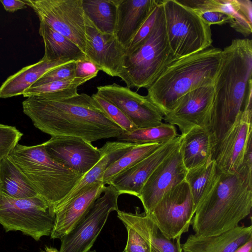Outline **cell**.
Here are the masks:
<instances>
[{
	"label": "cell",
	"mask_w": 252,
	"mask_h": 252,
	"mask_svg": "<svg viewBox=\"0 0 252 252\" xmlns=\"http://www.w3.org/2000/svg\"><path fill=\"white\" fill-rule=\"evenodd\" d=\"M39 33L44 43L43 57L46 60L74 62L86 58L85 53L72 41L43 23L40 22Z\"/></svg>",
	"instance_id": "26"
},
{
	"label": "cell",
	"mask_w": 252,
	"mask_h": 252,
	"mask_svg": "<svg viewBox=\"0 0 252 252\" xmlns=\"http://www.w3.org/2000/svg\"><path fill=\"white\" fill-rule=\"evenodd\" d=\"M135 144L118 141L106 142L100 148L101 157L98 161L82 176L71 191L60 203L74 198L94 184L102 183L104 173L109 166Z\"/></svg>",
	"instance_id": "24"
},
{
	"label": "cell",
	"mask_w": 252,
	"mask_h": 252,
	"mask_svg": "<svg viewBox=\"0 0 252 252\" xmlns=\"http://www.w3.org/2000/svg\"><path fill=\"white\" fill-rule=\"evenodd\" d=\"M217 139L210 128L195 127L180 135L179 150L187 170L212 160Z\"/></svg>",
	"instance_id": "21"
},
{
	"label": "cell",
	"mask_w": 252,
	"mask_h": 252,
	"mask_svg": "<svg viewBox=\"0 0 252 252\" xmlns=\"http://www.w3.org/2000/svg\"><path fill=\"white\" fill-rule=\"evenodd\" d=\"M122 252H126V251L124 250Z\"/></svg>",
	"instance_id": "45"
},
{
	"label": "cell",
	"mask_w": 252,
	"mask_h": 252,
	"mask_svg": "<svg viewBox=\"0 0 252 252\" xmlns=\"http://www.w3.org/2000/svg\"><path fill=\"white\" fill-rule=\"evenodd\" d=\"M234 252H252V238L239 247Z\"/></svg>",
	"instance_id": "42"
},
{
	"label": "cell",
	"mask_w": 252,
	"mask_h": 252,
	"mask_svg": "<svg viewBox=\"0 0 252 252\" xmlns=\"http://www.w3.org/2000/svg\"><path fill=\"white\" fill-rule=\"evenodd\" d=\"M178 136L175 126L162 123L153 127L137 128L132 131L123 132L117 137L118 141L134 144H165Z\"/></svg>",
	"instance_id": "30"
},
{
	"label": "cell",
	"mask_w": 252,
	"mask_h": 252,
	"mask_svg": "<svg viewBox=\"0 0 252 252\" xmlns=\"http://www.w3.org/2000/svg\"><path fill=\"white\" fill-rule=\"evenodd\" d=\"M22 106L33 125L51 136L78 137L92 143L117 138L124 132L86 94L62 99L32 95Z\"/></svg>",
	"instance_id": "1"
},
{
	"label": "cell",
	"mask_w": 252,
	"mask_h": 252,
	"mask_svg": "<svg viewBox=\"0 0 252 252\" xmlns=\"http://www.w3.org/2000/svg\"><path fill=\"white\" fill-rule=\"evenodd\" d=\"M214 84L199 87L185 94L174 108L164 116L163 120L168 124L177 126L181 135L195 127L210 128Z\"/></svg>",
	"instance_id": "14"
},
{
	"label": "cell",
	"mask_w": 252,
	"mask_h": 252,
	"mask_svg": "<svg viewBox=\"0 0 252 252\" xmlns=\"http://www.w3.org/2000/svg\"><path fill=\"white\" fill-rule=\"evenodd\" d=\"M55 214L40 196L13 198L0 194V224L6 232L20 231L39 241L51 235Z\"/></svg>",
	"instance_id": "8"
},
{
	"label": "cell",
	"mask_w": 252,
	"mask_h": 252,
	"mask_svg": "<svg viewBox=\"0 0 252 252\" xmlns=\"http://www.w3.org/2000/svg\"><path fill=\"white\" fill-rule=\"evenodd\" d=\"M44 149L54 160L65 167L84 175L99 160L100 148L91 142L74 136H51L43 143Z\"/></svg>",
	"instance_id": "15"
},
{
	"label": "cell",
	"mask_w": 252,
	"mask_h": 252,
	"mask_svg": "<svg viewBox=\"0 0 252 252\" xmlns=\"http://www.w3.org/2000/svg\"><path fill=\"white\" fill-rule=\"evenodd\" d=\"M236 13L229 25L244 36L252 32V2L250 0H234Z\"/></svg>",
	"instance_id": "33"
},
{
	"label": "cell",
	"mask_w": 252,
	"mask_h": 252,
	"mask_svg": "<svg viewBox=\"0 0 252 252\" xmlns=\"http://www.w3.org/2000/svg\"><path fill=\"white\" fill-rule=\"evenodd\" d=\"M85 15L101 33L114 35L117 0H82Z\"/></svg>",
	"instance_id": "28"
},
{
	"label": "cell",
	"mask_w": 252,
	"mask_h": 252,
	"mask_svg": "<svg viewBox=\"0 0 252 252\" xmlns=\"http://www.w3.org/2000/svg\"><path fill=\"white\" fill-rule=\"evenodd\" d=\"M76 62L74 79L82 84L96 77L100 69L86 57Z\"/></svg>",
	"instance_id": "38"
},
{
	"label": "cell",
	"mask_w": 252,
	"mask_h": 252,
	"mask_svg": "<svg viewBox=\"0 0 252 252\" xmlns=\"http://www.w3.org/2000/svg\"><path fill=\"white\" fill-rule=\"evenodd\" d=\"M82 84L73 80L55 81L37 86H31L23 93L24 97L41 95L52 99L69 98L78 94L77 88Z\"/></svg>",
	"instance_id": "32"
},
{
	"label": "cell",
	"mask_w": 252,
	"mask_h": 252,
	"mask_svg": "<svg viewBox=\"0 0 252 252\" xmlns=\"http://www.w3.org/2000/svg\"><path fill=\"white\" fill-rule=\"evenodd\" d=\"M195 210L189 186L184 180L167 191L147 216L165 237L175 240L188 231Z\"/></svg>",
	"instance_id": "10"
},
{
	"label": "cell",
	"mask_w": 252,
	"mask_h": 252,
	"mask_svg": "<svg viewBox=\"0 0 252 252\" xmlns=\"http://www.w3.org/2000/svg\"><path fill=\"white\" fill-rule=\"evenodd\" d=\"M88 252H96L95 250L90 251Z\"/></svg>",
	"instance_id": "44"
},
{
	"label": "cell",
	"mask_w": 252,
	"mask_h": 252,
	"mask_svg": "<svg viewBox=\"0 0 252 252\" xmlns=\"http://www.w3.org/2000/svg\"><path fill=\"white\" fill-rule=\"evenodd\" d=\"M74 227L61 239L59 252H88L104 226L109 214L118 210L120 195L111 185Z\"/></svg>",
	"instance_id": "12"
},
{
	"label": "cell",
	"mask_w": 252,
	"mask_h": 252,
	"mask_svg": "<svg viewBox=\"0 0 252 252\" xmlns=\"http://www.w3.org/2000/svg\"><path fill=\"white\" fill-rule=\"evenodd\" d=\"M91 97L95 105L121 127L124 132H131L137 128L121 110L99 96L96 93L93 94Z\"/></svg>",
	"instance_id": "34"
},
{
	"label": "cell",
	"mask_w": 252,
	"mask_h": 252,
	"mask_svg": "<svg viewBox=\"0 0 252 252\" xmlns=\"http://www.w3.org/2000/svg\"><path fill=\"white\" fill-rule=\"evenodd\" d=\"M162 145L158 143L135 144L109 166L104 173L102 183L105 185H109L119 174L148 156Z\"/></svg>",
	"instance_id": "31"
},
{
	"label": "cell",
	"mask_w": 252,
	"mask_h": 252,
	"mask_svg": "<svg viewBox=\"0 0 252 252\" xmlns=\"http://www.w3.org/2000/svg\"><path fill=\"white\" fill-rule=\"evenodd\" d=\"M161 9L162 5L160 0H158V2L132 39L128 47L126 50L125 55L129 54L134 52L146 40L155 26Z\"/></svg>",
	"instance_id": "35"
},
{
	"label": "cell",
	"mask_w": 252,
	"mask_h": 252,
	"mask_svg": "<svg viewBox=\"0 0 252 252\" xmlns=\"http://www.w3.org/2000/svg\"><path fill=\"white\" fill-rule=\"evenodd\" d=\"M158 0H117L114 35L126 49Z\"/></svg>",
	"instance_id": "20"
},
{
	"label": "cell",
	"mask_w": 252,
	"mask_h": 252,
	"mask_svg": "<svg viewBox=\"0 0 252 252\" xmlns=\"http://www.w3.org/2000/svg\"><path fill=\"white\" fill-rule=\"evenodd\" d=\"M252 40L234 39L221 50L214 84L210 128L217 140L231 127L244 107L252 86Z\"/></svg>",
	"instance_id": "3"
},
{
	"label": "cell",
	"mask_w": 252,
	"mask_h": 252,
	"mask_svg": "<svg viewBox=\"0 0 252 252\" xmlns=\"http://www.w3.org/2000/svg\"><path fill=\"white\" fill-rule=\"evenodd\" d=\"M252 238V226L238 225L221 234L200 237L189 235L181 245L182 252H234Z\"/></svg>",
	"instance_id": "22"
},
{
	"label": "cell",
	"mask_w": 252,
	"mask_h": 252,
	"mask_svg": "<svg viewBox=\"0 0 252 252\" xmlns=\"http://www.w3.org/2000/svg\"><path fill=\"white\" fill-rule=\"evenodd\" d=\"M221 49L209 48L172 59L147 89V96L164 116L185 94L199 87L213 84L218 72Z\"/></svg>",
	"instance_id": "4"
},
{
	"label": "cell",
	"mask_w": 252,
	"mask_h": 252,
	"mask_svg": "<svg viewBox=\"0 0 252 252\" xmlns=\"http://www.w3.org/2000/svg\"><path fill=\"white\" fill-rule=\"evenodd\" d=\"M87 58L94 62L101 71L112 77H119L126 50L114 35L98 31L85 14Z\"/></svg>",
	"instance_id": "17"
},
{
	"label": "cell",
	"mask_w": 252,
	"mask_h": 252,
	"mask_svg": "<svg viewBox=\"0 0 252 252\" xmlns=\"http://www.w3.org/2000/svg\"><path fill=\"white\" fill-rule=\"evenodd\" d=\"M0 194L13 198L38 195L8 156L0 162Z\"/></svg>",
	"instance_id": "27"
},
{
	"label": "cell",
	"mask_w": 252,
	"mask_h": 252,
	"mask_svg": "<svg viewBox=\"0 0 252 252\" xmlns=\"http://www.w3.org/2000/svg\"><path fill=\"white\" fill-rule=\"evenodd\" d=\"M252 95H248L243 109L231 127L217 140L212 159L218 170L225 174L238 173L252 149Z\"/></svg>",
	"instance_id": "9"
},
{
	"label": "cell",
	"mask_w": 252,
	"mask_h": 252,
	"mask_svg": "<svg viewBox=\"0 0 252 252\" xmlns=\"http://www.w3.org/2000/svg\"><path fill=\"white\" fill-rule=\"evenodd\" d=\"M180 135L162 145L152 154L116 176L111 185L120 195L138 197L144 184L157 167L180 145Z\"/></svg>",
	"instance_id": "18"
},
{
	"label": "cell",
	"mask_w": 252,
	"mask_h": 252,
	"mask_svg": "<svg viewBox=\"0 0 252 252\" xmlns=\"http://www.w3.org/2000/svg\"><path fill=\"white\" fill-rule=\"evenodd\" d=\"M207 24L222 25L230 23L231 18L223 13L216 11H202L195 12Z\"/></svg>",
	"instance_id": "40"
},
{
	"label": "cell",
	"mask_w": 252,
	"mask_h": 252,
	"mask_svg": "<svg viewBox=\"0 0 252 252\" xmlns=\"http://www.w3.org/2000/svg\"><path fill=\"white\" fill-rule=\"evenodd\" d=\"M40 22L75 43L85 53V13L82 0H24Z\"/></svg>",
	"instance_id": "11"
},
{
	"label": "cell",
	"mask_w": 252,
	"mask_h": 252,
	"mask_svg": "<svg viewBox=\"0 0 252 252\" xmlns=\"http://www.w3.org/2000/svg\"><path fill=\"white\" fill-rule=\"evenodd\" d=\"M75 61L58 66L45 74L31 86H37L55 81L73 80L75 77Z\"/></svg>",
	"instance_id": "37"
},
{
	"label": "cell",
	"mask_w": 252,
	"mask_h": 252,
	"mask_svg": "<svg viewBox=\"0 0 252 252\" xmlns=\"http://www.w3.org/2000/svg\"><path fill=\"white\" fill-rule=\"evenodd\" d=\"M117 217L125 226L135 230L147 243L151 252H182L181 238L169 240L161 233L157 225L144 213L135 214L117 211Z\"/></svg>",
	"instance_id": "23"
},
{
	"label": "cell",
	"mask_w": 252,
	"mask_h": 252,
	"mask_svg": "<svg viewBox=\"0 0 252 252\" xmlns=\"http://www.w3.org/2000/svg\"><path fill=\"white\" fill-rule=\"evenodd\" d=\"M8 157L54 212L84 175L53 159L43 143L34 146L18 143Z\"/></svg>",
	"instance_id": "5"
},
{
	"label": "cell",
	"mask_w": 252,
	"mask_h": 252,
	"mask_svg": "<svg viewBox=\"0 0 252 252\" xmlns=\"http://www.w3.org/2000/svg\"><path fill=\"white\" fill-rule=\"evenodd\" d=\"M72 62L49 61L43 57L37 63L26 66L8 77L0 87V98L22 95L43 75L61 65Z\"/></svg>",
	"instance_id": "25"
},
{
	"label": "cell",
	"mask_w": 252,
	"mask_h": 252,
	"mask_svg": "<svg viewBox=\"0 0 252 252\" xmlns=\"http://www.w3.org/2000/svg\"><path fill=\"white\" fill-rule=\"evenodd\" d=\"M96 93L121 110L137 128L162 123L163 114L147 95L116 83L98 86Z\"/></svg>",
	"instance_id": "13"
},
{
	"label": "cell",
	"mask_w": 252,
	"mask_h": 252,
	"mask_svg": "<svg viewBox=\"0 0 252 252\" xmlns=\"http://www.w3.org/2000/svg\"><path fill=\"white\" fill-rule=\"evenodd\" d=\"M127 232V242L125 250L126 252H151L145 241L133 229L126 226Z\"/></svg>",
	"instance_id": "39"
},
{
	"label": "cell",
	"mask_w": 252,
	"mask_h": 252,
	"mask_svg": "<svg viewBox=\"0 0 252 252\" xmlns=\"http://www.w3.org/2000/svg\"><path fill=\"white\" fill-rule=\"evenodd\" d=\"M160 2L173 59L195 54L211 46V26L197 13L178 0H162Z\"/></svg>",
	"instance_id": "7"
},
{
	"label": "cell",
	"mask_w": 252,
	"mask_h": 252,
	"mask_svg": "<svg viewBox=\"0 0 252 252\" xmlns=\"http://www.w3.org/2000/svg\"><path fill=\"white\" fill-rule=\"evenodd\" d=\"M105 187L102 183L94 184L74 198L59 203L54 209L56 219L51 238L61 239L69 232L92 208Z\"/></svg>",
	"instance_id": "19"
},
{
	"label": "cell",
	"mask_w": 252,
	"mask_h": 252,
	"mask_svg": "<svg viewBox=\"0 0 252 252\" xmlns=\"http://www.w3.org/2000/svg\"><path fill=\"white\" fill-rule=\"evenodd\" d=\"M252 208V165L245 163L235 174L219 171L212 189L196 208L191 223L194 234L207 237L229 231L238 226Z\"/></svg>",
	"instance_id": "2"
},
{
	"label": "cell",
	"mask_w": 252,
	"mask_h": 252,
	"mask_svg": "<svg viewBox=\"0 0 252 252\" xmlns=\"http://www.w3.org/2000/svg\"><path fill=\"white\" fill-rule=\"evenodd\" d=\"M187 171L179 146L154 170L137 197L146 215L151 213L167 191L185 180Z\"/></svg>",
	"instance_id": "16"
},
{
	"label": "cell",
	"mask_w": 252,
	"mask_h": 252,
	"mask_svg": "<svg viewBox=\"0 0 252 252\" xmlns=\"http://www.w3.org/2000/svg\"><path fill=\"white\" fill-rule=\"evenodd\" d=\"M42 252H59V251H58L56 248L46 246L44 250L42 251Z\"/></svg>",
	"instance_id": "43"
},
{
	"label": "cell",
	"mask_w": 252,
	"mask_h": 252,
	"mask_svg": "<svg viewBox=\"0 0 252 252\" xmlns=\"http://www.w3.org/2000/svg\"><path fill=\"white\" fill-rule=\"evenodd\" d=\"M218 172L212 159L187 171L185 180L189 186L195 208L212 189Z\"/></svg>",
	"instance_id": "29"
},
{
	"label": "cell",
	"mask_w": 252,
	"mask_h": 252,
	"mask_svg": "<svg viewBox=\"0 0 252 252\" xmlns=\"http://www.w3.org/2000/svg\"><path fill=\"white\" fill-rule=\"evenodd\" d=\"M172 59L162 6L148 38L134 52L125 55L119 77L130 89H147Z\"/></svg>",
	"instance_id": "6"
},
{
	"label": "cell",
	"mask_w": 252,
	"mask_h": 252,
	"mask_svg": "<svg viewBox=\"0 0 252 252\" xmlns=\"http://www.w3.org/2000/svg\"><path fill=\"white\" fill-rule=\"evenodd\" d=\"M5 10L9 12H14L18 10L26 7V3L24 0H0Z\"/></svg>",
	"instance_id": "41"
},
{
	"label": "cell",
	"mask_w": 252,
	"mask_h": 252,
	"mask_svg": "<svg viewBox=\"0 0 252 252\" xmlns=\"http://www.w3.org/2000/svg\"><path fill=\"white\" fill-rule=\"evenodd\" d=\"M22 136L16 127L0 124V162L9 156Z\"/></svg>",
	"instance_id": "36"
}]
</instances>
